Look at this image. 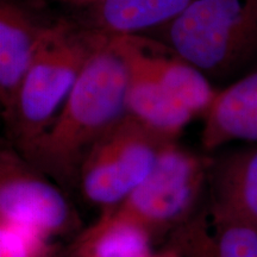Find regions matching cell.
I'll list each match as a JSON object with an SVG mask.
<instances>
[{"instance_id":"obj_9","label":"cell","mask_w":257,"mask_h":257,"mask_svg":"<svg viewBox=\"0 0 257 257\" xmlns=\"http://www.w3.org/2000/svg\"><path fill=\"white\" fill-rule=\"evenodd\" d=\"M50 25L41 24L15 3L0 5V105L11 111Z\"/></svg>"},{"instance_id":"obj_12","label":"cell","mask_w":257,"mask_h":257,"mask_svg":"<svg viewBox=\"0 0 257 257\" xmlns=\"http://www.w3.org/2000/svg\"><path fill=\"white\" fill-rule=\"evenodd\" d=\"M153 242L146 229L110 208L74 236L63 257H146Z\"/></svg>"},{"instance_id":"obj_15","label":"cell","mask_w":257,"mask_h":257,"mask_svg":"<svg viewBox=\"0 0 257 257\" xmlns=\"http://www.w3.org/2000/svg\"><path fill=\"white\" fill-rule=\"evenodd\" d=\"M54 239L15 225L0 223V257H63Z\"/></svg>"},{"instance_id":"obj_17","label":"cell","mask_w":257,"mask_h":257,"mask_svg":"<svg viewBox=\"0 0 257 257\" xmlns=\"http://www.w3.org/2000/svg\"><path fill=\"white\" fill-rule=\"evenodd\" d=\"M81 2H86V3H91V4H95V3H98L99 0H81Z\"/></svg>"},{"instance_id":"obj_3","label":"cell","mask_w":257,"mask_h":257,"mask_svg":"<svg viewBox=\"0 0 257 257\" xmlns=\"http://www.w3.org/2000/svg\"><path fill=\"white\" fill-rule=\"evenodd\" d=\"M159 30L176 55L206 75H225L257 53V0H195Z\"/></svg>"},{"instance_id":"obj_4","label":"cell","mask_w":257,"mask_h":257,"mask_svg":"<svg viewBox=\"0 0 257 257\" xmlns=\"http://www.w3.org/2000/svg\"><path fill=\"white\" fill-rule=\"evenodd\" d=\"M213 159L179 146L163 147L149 175L113 210L146 229L154 239L169 236L198 213Z\"/></svg>"},{"instance_id":"obj_8","label":"cell","mask_w":257,"mask_h":257,"mask_svg":"<svg viewBox=\"0 0 257 257\" xmlns=\"http://www.w3.org/2000/svg\"><path fill=\"white\" fill-rule=\"evenodd\" d=\"M212 220L257 230V146L213 160L208 179Z\"/></svg>"},{"instance_id":"obj_10","label":"cell","mask_w":257,"mask_h":257,"mask_svg":"<svg viewBox=\"0 0 257 257\" xmlns=\"http://www.w3.org/2000/svg\"><path fill=\"white\" fill-rule=\"evenodd\" d=\"M181 257H257V230L233 221L212 220L199 211L168 236Z\"/></svg>"},{"instance_id":"obj_13","label":"cell","mask_w":257,"mask_h":257,"mask_svg":"<svg viewBox=\"0 0 257 257\" xmlns=\"http://www.w3.org/2000/svg\"><path fill=\"white\" fill-rule=\"evenodd\" d=\"M195 0H99L93 4L91 28L108 36H136L160 29Z\"/></svg>"},{"instance_id":"obj_1","label":"cell","mask_w":257,"mask_h":257,"mask_svg":"<svg viewBox=\"0 0 257 257\" xmlns=\"http://www.w3.org/2000/svg\"><path fill=\"white\" fill-rule=\"evenodd\" d=\"M128 56L125 36H107L47 131L21 153L61 187H76L83 160L127 115Z\"/></svg>"},{"instance_id":"obj_14","label":"cell","mask_w":257,"mask_h":257,"mask_svg":"<svg viewBox=\"0 0 257 257\" xmlns=\"http://www.w3.org/2000/svg\"><path fill=\"white\" fill-rule=\"evenodd\" d=\"M148 54L157 78L169 94L194 118L207 114L218 94L207 75L187 61L173 53L157 50L147 41Z\"/></svg>"},{"instance_id":"obj_6","label":"cell","mask_w":257,"mask_h":257,"mask_svg":"<svg viewBox=\"0 0 257 257\" xmlns=\"http://www.w3.org/2000/svg\"><path fill=\"white\" fill-rule=\"evenodd\" d=\"M0 223L49 239L76 236L82 230L78 212L61 186L9 148L0 153Z\"/></svg>"},{"instance_id":"obj_2","label":"cell","mask_w":257,"mask_h":257,"mask_svg":"<svg viewBox=\"0 0 257 257\" xmlns=\"http://www.w3.org/2000/svg\"><path fill=\"white\" fill-rule=\"evenodd\" d=\"M108 35L60 22L50 25L9 114L16 150L23 153L47 131L99 44Z\"/></svg>"},{"instance_id":"obj_16","label":"cell","mask_w":257,"mask_h":257,"mask_svg":"<svg viewBox=\"0 0 257 257\" xmlns=\"http://www.w3.org/2000/svg\"><path fill=\"white\" fill-rule=\"evenodd\" d=\"M146 257H181V256H180V253L176 251L175 249H173L172 246L167 244L166 248L159 250L157 252L152 251L149 255H147Z\"/></svg>"},{"instance_id":"obj_5","label":"cell","mask_w":257,"mask_h":257,"mask_svg":"<svg viewBox=\"0 0 257 257\" xmlns=\"http://www.w3.org/2000/svg\"><path fill=\"white\" fill-rule=\"evenodd\" d=\"M169 142L126 115L85 157L76 188L102 211L118 206L149 175Z\"/></svg>"},{"instance_id":"obj_7","label":"cell","mask_w":257,"mask_h":257,"mask_svg":"<svg viewBox=\"0 0 257 257\" xmlns=\"http://www.w3.org/2000/svg\"><path fill=\"white\" fill-rule=\"evenodd\" d=\"M128 56L127 115L166 141H176L194 117L169 94L157 78L147 41L125 36Z\"/></svg>"},{"instance_id":"obj_11","label":"cell","mask_w":257,"mask_h":257,"mask_svg":"<svg viewBox=\"0 0 257 257\" xmlns=\"http://www.w3.org/2000/svg\"><path fill=\"white\" fill-rule=\"evenodd\" d=\"M204 121L201 143L206 150L233 141L257 143V70L218 92Z\"/></svg>"}]
</instances>
